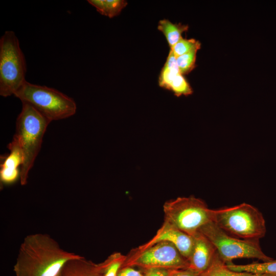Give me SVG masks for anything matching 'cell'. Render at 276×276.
Wrapping results in <instances>:
<instances>
[{
    "mask_svg": "<svg viewBox=\"0 0 276 276\" xmlns=\"http://www.w3.org/2000/svg\"><path fill=\"white\" fill-rule=\"evenodd\" d=\"M169 90L172 91L177 97L187 96L193 93V89L190 84L181 74L177 76L170 86Z\"/></svg>",
    "mask_w": 276,
    "mask_h": 276,
    "instance_id": "ffe728a7",
    "label": "cell"
},
{
    "mask_svg": "<svg viewBox=\"0 0 276 276\" xmlns=\"http://www.w3.org/2000/svg\"><path fill=\"white\" fill-rule=\"evenodd\" d=\"M214 245L219 258L225 264L237 259H256L262 262L273 259L262 250L258 240H244L233 237L221 229L213 221L199 231Z\"/></svg>",
    "mask_w": 276,
    "mask_h": 276,
    "instance_id": "52a82bcc",
    "label": "cell"
},
{
    "mask_svg": "<svg viewBox=\"0 0 276 276\" xmlns=\"http://www.w3.org/2000/svg\"><path fill=\"white\" fill-rule=\"evenodd\" d=\"M198 273L189 268L173 269L169 276H200Z\"/></svg>",
    "mask_w": 276,
    "mask_h": 276,
    "instance_id": "603a6c76",
    "label": "cell"
},
{
    "mask_svg": "<svg viewBox=\"0 0 276 276\" xmlns=\"http://www.w3.org/2000/svg\"><path fill=\"white\" fill-rule=\"evenodd\" d=\"M201 43L195 39H185L182 38L170 50L177 57L190 51L198 48L200 49Z\"/></svg>",
    "mask_w": 276,
    "mask_h": 276,
    "instance_id": "44dd1931",
    "label": "cell"
},
{
    "mask_svg": "<svg viewBox=\"0 0 276 276\" xmlns=\"http://www.w3.org/2000/svg\"><path fill=\"white\" fill-rule=\"evenodd\" d=\"M193 237V245L188 259L189 269L202 273L210 266L216 254L212 242L198 232Z\"/></svg>",
    "mask_w": 276,
    "mask_h": 276,
    "instance_id": "30bf717a",
    "label": "cell"
},
{
    "mask_svg": "<svg viewBox=\"0 0 276 276\" xmlns=\"http://www.w3.org/2000/svg\"><path fill=\"white\" fill-rule=\"evenodd\" d=\"M51 122L32 106L22 103L12 140L18 146L23 156L19 178L22 186L27 183L29 172L39 152L43 137Z\"/></svg>",
    "mask_w": 276,
    "mask_h": 276,
    "instance_id": "7a4b0ae2",
    "label": "cell"
},
{
    "mask_svg": "<svg viewBox=\"0 0 276 276\" xmlns=\"http://www.w3.org/2000/svg\"><path fill=\"white\" fill-rule=\"evenodd\" d=\"M81 257L65 250L48 234H32L20 244L13 271L16 276H60L67 262Z\"/></svg>",
    "mask_w": 276,
    "mask_h": 276,
    "instance_id": "6da1fadb",
    "label": "cell"
},
{
    "mask_svg": "<svg viewBox=\"0 0 276 276\" xmlns=\"http://www.w3.org/2000/svg\"><path fill=\"white\" fill-rule=\"evenodd\" d=\"M163 211L164 221L192 237L212 221V209L204 201L194 196L168 200L164 203Z\"/></svg>",
    "mask_w": 276,
    "mask_h": 276,
    "instance_id": "8992f818",
    "label": "cell"
},
{
    "mask_svg": "<svg viewBox=\"0 0 276 276\" xmlns=\"http://www.w3.org/2000/svg\"><path fill=\"white\" fill-rule=\"evenodd\" d=\"M14 96L32 106L50 120L64 119L75 114V100L61 91L26 81Z\"/></svg>",
    "mask_w": 276,
    "mask_h": 276,
    "instance_id": "277c9868",
    "label": "cell"
},
{
    "mask_svg": "<svg viewBox=\"0 0 276 276\" xmlns=\"http://www.w3.org/2000/svg\"><path fill=\"white\" fill-rule=\"evenodd\" d=\"M126 258L121 253L115 252L99 264L102 276H117Z\"/></svg>",
    "mask_w": 276,
    "mask_h": 276,
    "instance_id": "ac0fdd59",
    "label": "cell"
},
{
    "mask_svg": "<svg viewBox=\"0 0 276 276\" xmlns=\"http://www.w3.org/2000/svg\"><path fill=\"white\" fill-rule=\"evenodd\" d=\"M195 49L189 52L176 57L179 72L182 75L190 73L195 67L197 51Z\"/></svg>",
    "mask_w": 276,
    "mask_h": 276,
    "instance_id": "d6986e66",
    "label": "cell"
},
{
    "mask_svg": "<svg viewBox=\"0 0 276 276\" xmlns=\"http://www.w3.org/2000/svg\"><path fill=\"white\" fill-rule=\"evenodd\" d=\"M200 276H276L271 274L252 273L229 269L216 254L212 264Z\"/></svg>",
    "mask_w": 276,
    "mask_h": 276,
    "instance_id": "4fadbf2b",
    "label": "cell"
},
{
    "mask_svg": "<svg viewBox=\"0 0 276 276\" xmlns=\"http://www.w3.org/2000/svg\"><path fill=\"white\" fill-rule=\"evenodd\" d=\"M226 265L229 269L235 271L276 275V260L274 259L266 262H254L245 265H236L233 262L227 263Z\"/></svg>",
    "mask_w": 276,
    "mask_h": 276,
    "instance_id": "9a60e30c",
    "label": "cell"
},
{
    "mask_svg": "<svg viewBox=\"0 0 276 276\" xmlns=\"http://www.w3.org/2000/svg\"><path fill=\"white\" fill-rule=\"evenodd\" d=\"M117 276H143L140 271L130 267L120 269Z\"/></svg>",
    "mask_w": 276,
    "mask_h": 276,
    "instance_id": "cb8c5ba5",
    "label": "cell"
},
{
    "mask_svg": "<svg viewBox=\"0 0 276 276\" xmlns=\"http://www.w3.org/2000/svg\"><path fill=\"white\" fill-rule=\"evenodd\" d=\"M87 2L101 14L109 18L118 15L128 4L124 0H88Z\"/></svg>",
    "mask_w": 276,
    "mask_h": 276,
    "instance_id": "e0dca14e",
    "label": "cell"
},
{
    "mask_svg": "<svg viewBox=\"0 0 276 276\" xmlns=\"http://www.w3.org/2000/svg\"><path fill=\"white\" fill-rule=\"evenodd\" d=\"M27 64L19 40L12 31L0 38V95H14L26 81Z\"/></svg>",
    "mask_w": 276,
    "mask_h": 276,
    "instance_id": "5b68a950",
    "label": "cell"
},
{
    "mask_svg": "<svg viewBox=\"0 0 276 276\" xmlns=\"http://www.w3.org/2000/svg\"><path fill=\"white\" fill-rule=\"evenodd\" d=\"M212 221L219 227L238 238L259 241L266 233L263 214L248 203L212 210Z\"/></svg>",
    "mask_w": 276,
    "mask_h": 276,
    "instance_id": "3957f363",
    "label": "cell"
},
{
    "mask_svg": "<svg viewBox=\"0 0 276 276\" xmlns=\"http://www.w3.org/2000/svg\"><path fill=\"white\" fill-rule=\"evenodd\" d=\"M61 276V275H60Z\"/></svg>",
    "mask_w": 276,
    "mask_h": 276,
    "instance_id": "d4e9b609",
    "label": "cell"
},
{
    "mask_svg": "<svg viewBox=\"0 0 276 276\" xmlns=\"http://www.w3.org/2000/svg\"><path fill=\"white\" fill-rule=\"evenodd\" d=\"M180 74L177 63L176 57L170 50L164 66L158 78V85L162 88L168 89L172 82Z\"/></svg>",
    "mask_w": 276,
    "mask_h": 276,
    "instance_id": "2e32d148",
    "label": "cell"
},
{
    "mask_svg": "<svg viewBox=\"0 0 276 276\" xmlns=\"http://www.w3.org/2000/svg\"><path fill=\"white\" fill-rule=\"evenodd\" d=\"M173 270L162 268H148L143 276H169Z\"/></svg>",
    "mask_w": 276,
    "mask_h": 276,
    "instance_id": "7402d4cb",
    "label": "cell"
},
{
    "mask_svg": "<svg viewBox=\"0 0 276 276\" xmlns=\"http://www.w3.org/2000/svg\"><path fill=\"white\" fill-rule=\"evenodd\" d=\"M188 28L187 25L173 24L166 19L159 20L157 26L158 30L165 36L170 49L182 38V33L187 31Z\"/></svg>",
    "mask_w": 276,
    "mask_h": 276,
    "instance_id": "5bb4252c",
    "label": "cell"
},
{
    "mask_svg": "<svg viewBox=\"0 0 276 276\" xmlns=\"http://www.w3.org/2000/svg\"><path fill=\"white\" fill-rule=\"evenodd\" d=\"M10 153L7 155L1 165L0 179L2 184L10 185L20 178V171L18 170L23 163L21 151L17 144L12 141L7 146Z\"/></svg>",
    "mask_w": 276,
    "mask_h": 276,
    "instance_id": "8fae6325",
    "label": "cell"
},
{
    "mask_svg": "<svg viewBox=\"0 0 276 276\" xmlns=\"http://www.w3.org/2000/svg\"><path fill=\"white\" fill-rule=\"evenodd\" d=\"M161 241H167L174 245L188 260L193 245V237L176 227L164 221L155 235L140 247L145 248Z\"/></svg>",
    "mask_w": 276,
    "mask_h": 276,
    "instance_id": "9c48e42d",
    "label": "cell"
},
{
    "mask_svg": "<svg viewBox=\"0 0 276 276\" xmlns=\"http://www.w3.org/2000/svg\"><path fill=\"white\" fill-rule=\"evenodd\" d=\"M130 262L147 269L189 268L188 260L176 247L167 241H161L145 248L139 247L132 253Z\"/></svg>",
    "mask_w": 276,
    "mask_h": 276,
    "instance_id": "ba28073f",
    "label": "cell"
},
{
    "mask_svg": "<svg viewBox=\"0 0 276 276\" xmlns=\"http://www.w3.org/2000/svg\"><path fill=\"white\" fill-rule=\"evenodd\" d=\"M61 276H102L99 264H95L84 257L71 260L63 267Z\"/></svg>",
    "mask_w": 276,
    "mask_h": 276,
    "instance_id": "7c38bea8",
    "label": "cell"
}]
</instances>
